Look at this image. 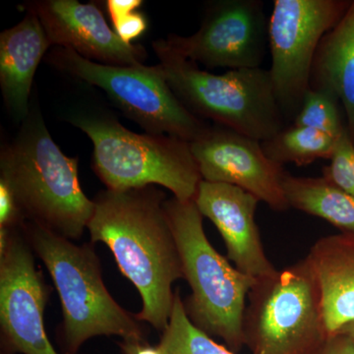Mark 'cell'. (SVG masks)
<instances>
[{
    "label": "cell",
    "mask_w": 354,
    "mask_h": 354,
    "mask_svg": "<svg viewBox=\"0 0 354 354\" xmlns=\"http://www.w3.org/2000/svg\"><path fill=\"white\" fill-rule=\"evenodd\" d=\"M93 201L92 242L111 249L120 272L139 291L143 308L136 318L164 332L174 307L172 286L184 278L164 194L153 186L106 189Z\"/></svg>",
    "instance_id": "6da1fadb"
},
{
    "label": "cell",
    "mask_w": 354,
    "mask_h": 354,
    "mask_svg": "<svg viewBox=\"0 0 354 354\" xmlns=\"http://www.w3.org/2000/svg\"><path fill=\"white\" fill-rule=\"evenodd\" d=\"M0 180L32 221L67 239H80L88 230L95 203L81 187L78 160L62 153L35 106L17 136L2 147Z\"/></svg>",
    "instance_id": "7a4b0ae2"
},
{
    "label": "cell",
    "mask_w": 354,
    "mask_h": 354,
    "mask_svg": "<svg viewBox=\"0 0 354 354\" xmlns=\"http://www.w3.org/2000/svg\"><path fill=\"white\" fill-rule=\"evenodd\" d=\"M69 121L92 141L93 167L106 189L156 184L180 201H194L202 177L189 142L130 131L108 114L77 113Z\"/></svg>",
    "instance_id": "3957f363"
},
{
    "label": "cell",
    "mask_w": 354,
    "mask_h": 354,
    "mask_svg": "<svg viewBox=\"0 0 354 354\" xmlns=\"http://www.w3.org/2000/svg\"><path fill=\"white\" fill-rule=\"evenodd\" d=\"M167 83L177 99L200 120L230 128L260 142L283 129L269 70L246 68L213 74L172 50L165 39L153 43Z\"/></svg>",
    "instance_id": "277c9868"
},
{
    "label": "cell",
    "mask_w": 354,
    "mask_h": 354,
    "mask_svg": "<svg viewBox=\"0 0 354 354\" xmlns=\"http://www.w3.org/2000/svg\"><path fill=\"white\" fill-rule=\"evenodd\" d=\"M26 227L30 245L50 272L62 301L65 353L76 354L88 339L97 335L144 341L138 319L106 290L99 258L90 244L76 245L35 221Z\"/></svg>",
    "instance_id": "5b68a950"
},
{
    "label": "cell",
    "mask_w": 354,
    "mask_h": 354,
    "mask_svg": "<svg viewBox=\"0 0 354 354\" xmlns=\"http://www.w3.org/2000/svg\"><path fill=\"white\" fill-rule=\"evenodd\" d=\"M164 206L184 279L192 290L187 304H184L190 320L209 335L223 339L230 351H239L245 344L246 299L256 279L232 267L214 248L194 201L172 197L165 200Z\"/></svg>",
    "instance_id": "8992f818"
},
{
    "label": "cell",
    "mask_w": 354,
    "mask_h": 354,
    "mask_svg": "<svg viewBox=\"0 0 354 354\" xmlns=\"http://www.w3.org/2000/svg\"><path fill=\"white\" fill-rule=\"evenodd\" d=\"M244 313L253 354H316L327 339L322 298L306 259L256 279Z\"/></svg>",
    "instance_id": "52a82bcc"
},
{
    "label": "cell",
    "mask_w": 354,
    "mask_h": 354,
    "mask_svg": "<svg viewBox=\"0 0 354 354\" xmlns=\"http://www.w3.org/2000/svg\"><path fill=\"white\" fill-rule=\"evenodd\" d=\"M48 59L65 73L102 88L127 118L149 134L169 135L191 143L209 127L177 99L160 64H97L60 46L50 51Z\"/></svg>",
    "instance_id": "ba28073f"
},
{
    "label": "cell",
    "mask_w": 354,
    "mask_h": 354,
    "mask_svg": "<svg viewBox=\"0 0 354 354\" xmlns=\"http://www.w3.org/2000/svg\"><path fill=\"white\" fill-rule=\"evenodd\" d=\"M351 3L344 0H274L268 26L269 73L285 118H295L301 108L310 90L319 46Z\"/></svg>",
    "instance_id": "9c48e42d"
},
{
    "label": "cell",
    "mask_w": 354,
    "mask_h": 354,
    "mask_svg": "<svg viewBox=\"0 0 354 354\" xmlns=\"http://www.w3.org/2000/svg\"><path fill=\"white\" fill-rule=\"evenodd\" d=\"M268 26L260 0H216L207 6L196 32L169 35L165 41L181 57L209 68H260L269 46Z\"/></svg>",
    "instance_id": "30bf717a"
},
{
    "label": "cell",
    "mask_w": 354,
    "mask_h": 354,
    "mask_svg": "<svg viewBox=\"0 0 354 354\" xmlns=\"http://www.w3.org/2000/svg\"><path fill=\"white\" fill-rule=\"evenodd\" d=\"M48 295L29 243L13 228L0 232V327L13 353L59 354L44 327Z\"/></svg>",
    "instance_id": "8fae6325"
},
{
    "label": "cell",
    "mask_w": 354,
    "mask_h": 354,
    "mask_svg": "<svg viewBox=\"0 0 354 354\" xmlns=\"http://www.w3.org/2000/svg\"><path fill=\"white\" fill-rule=\"evenodd\" d=\"M190 146L202 180L237 186L274 211L290 209L281 184L283 165L268 158L258 140L209 125Z\"/></svg>",
    "instance_id": "7c38bea8"
},
{
    "label": "cell",
    "mask_w": 354,
    "mask_h": 354,
    "mask_svg": "<svg viewBox=\"0 0 354 354\" xmlns=\"http://www.w3.org/2000/svg\"><path fill=\"white\" fill-rule=\"evenodd\" d=\"M24 8L39 18L51 46L71 48L88 60L114 66H135L146 60L145 48L123 41L94 3L39 0Z\"/></svg>",
    "instance_id": "4fadbf2b"
},
{
    "label": "cell",
    "mask_w": 354,
    "mask_h": 354,
    "mask_svg": "<svg viewBox=\"0 0 354 354\" xmlns=\"http://www.w3.org/2000/svg\"><path fill=\"white\" fill-rule=\"evenodd\" d=\"M198 209L216 225L235 268L255 279L278 270L268 259L255 221L259 199L227 183L202 180L194 199Z\"/></svg>",
    "instance_id": "5bb4252c"
},
{
    "label": "cell",
    "mask_w": 354,
    "mask_h": 354,
    "mask_svg": "<svg viewBox=\"0 0 354 354\" xmlns=\"http://www.w3.org/2000/svg\"><path fill=\"white\" fill-rule=\"evenodd\" d=\"M51 44L35 14L0 35V88L8 113L23 122L30 113L35 74Z\"/></svg>",
    "instance_id": "9a60e30c"
},
{
    "label": "cell",
    "mask_w": 354,
    "mask_h": 354,
    "mask_svg": "<svg viewBox=\"0 0 354 354\" xmlns=\"http://www.w3.org/2000/svg\"><path fill=\"white\" fill-rule=\"evenodd\" d=\"M315 276L327 337L354 322V234L322 237L305 258Z\"/></svg>",
    "instance_id": "2e32d148"
},
{
    "label": "cell",
    "mask_w": 354,
    "mask_h": 354,
    "mask_svg": "<svg viewBox=\"0 0 354 354\" xmlns=\"http://www.w3.org/2000/svg\"><path fill=\"white\" fill-rule=\"evenodd\" d=\"M310 88H324L337 97L354 144V1L321 41L312 66Z\"/></svg>",
    "instance_id": "e0dca14e"
},
{
    "label": "cell",
    "mask_w": 354,
    "mask_h": 354,
    "mask_svg": "<svg viewBox=\"0 0 354 354\" xmlns=\"http://www.w3.org/2000/svg\"><path fill=\"white\" fill-rule=\"evenodd\" d=\"M283 193L290 208L329 221L342 232L354 234V196L325 177L295 176L285 171Z\"/></svg>",
    "instance_id": "ac0fdd59"
},
{
    "label": "cell",
    "mask_w": 354,
    "mask_h": 354,
    "mask_svg": "<svg viewBox=\"0 0 354 354\" xmlns=\"http://www.w3.org/2000/svg\"><path fill=\"white\" fill-rule=\"evenodd\" d=\"M337 141L318 130L292 125L261 144L267 157L274 162L304 167L320 158L330 160Z\"/></svg>",
    "instance_id": "d6986e66"
},
{
    "label": "cell",
    "mask_w": 354,
    "mask_h": 354,
    "mask_svg": "<svg viewBox=\"0 0 354 354\" xmlns=\"http://www.w3.org/2000/svg\"><path fill=\"white\" fill-rule=\"evenodd\" d=\"M158 348L162 354H235L190 320L178 290L174 293L171 318Z\"/></svg>",
    "instance_id": "ffe728a7"
},
{
    "label": "cell",
    "mask_w": 354,
    "mask_h": 354,
    "mask_svg": "<svg viewBox=\"0 0 354 354\" xmlns=\"http://www.w3.org/2000/svg\"><path fill=\"white\" fill-rule=\"evenodd\" d=\"M339 104V100L330 91L310 88L293 125L312 128L339 139L348 131L342 122Z\"/></svg>",
    "instance_id": "44dd1931"
},
{
    "label": "cell",
    "mask_w": 354,
    "mask_h": 354,
    "mask_svg": "<svg viewBox=\"0 0 354 354\" xmlns=\"http://www.w3.org/2000/svg\"><path fill=\"white\" fill-rule=\"evenodd\" d=\"M330 164L324 167L323 177L354 196V144L348 131L337 139Z\"/></svg>",
    "instance_id": "7402d4cb"
},
{
    "label": "cell",
    "mask_w": 354,
    "mask_h": 354,
    "mask_svg": "<svg viewBox=\"0 0 354 354\" xmlns=\"http://www.w3.org/2000/svg\"><path fill=\"white\" fill-rule=\"evenodd\" d=\"M141 0H108L106 8L114 31L123 41L132 44L147 30L145 16L138 12Z\"/></svg>",
    "instance_id": "603a6c76"
},
{
    "label": "cell",
    "mask_w": 354,
    "mask_h": 354,
    "mask_svg": "<svg viewBox=\"0 0 354 354\" xmlns=\"http://www.w3.org/2000/svg\"><path fill=\"white\" fill-rule=\"evenodd\" d=\"M25 218L15 195L8 185L0 180V228L12 230Z\"/></svg>",
    "instance_id": "cb8c5ba5"
},
{
    "label": "cell",
    "mask_w": 354,
    "mask_h": 354,
    "mask_svg": "<svg viewBox=\"0 0 354 354\" xmlns=\"http://www.w3.org/2000/svg\"><path fill=\"white\" fill-rule=\"evenodd\" d=\"M316 354H354V342L342 333L330 335Z\"/></svg>",
    "instance_id": "d4e9b609"
},
{
    "label": "cell",
    "mask_w": 354,
    "mask_h": 354,
    "mask_svg": "<svg viewBox=\"0 0 354 354\" xmlns=\"http://www.w3.org/2000/svg\"><path fill=\"white\" fill-rule=\"evenodd\" d=\"M120 348L124 354H162L158 346L153 348L144 341H123Z\"/></svg>",
    "instance_id": "484cf974"
},
{
    "label": "cell",
    "mask_w": 354,
    "mask_h": 354,
    "mask_svg": "<svg viewBox=\"0 0 354 354\" xmlns=\"http://www.w3.org/2000/svg\"><path fill=\"white\" fill-rule=\"evenodd\" d=\"M339 333L346 335V337H348L349 339L354 342V322L349 323L348 325L344 326Z\"/></svg>",
    "instance_id": "4316f807"
}]
</instances>
